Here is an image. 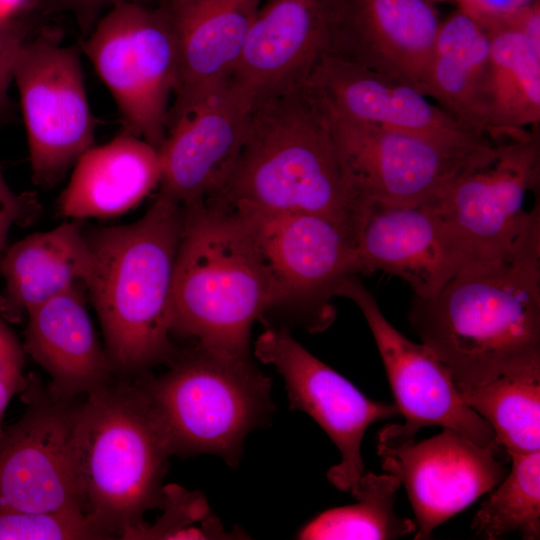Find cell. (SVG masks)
I'll return each mask as SVG.
<instances>
[{
	"instance_id": "cell-29",
	"label": "cell",
	"mask_w": 540,
	"mask_h": 540,
	"mask_svg": "<svg viewBox=\"0 0 540 540\" xmlns=\"http://www.w3.org/2000/svg\"><path fill=\"white\" fill-rule=\"evenodd\" d=\"M512 468L476 512L471 529L494 540L518 532L525 540L540 538V451L509 456Z\"/></svg>"
},
{
	"instance_id": "cell-24",
	"label": "cell",
	"mask_w": 540,
	"mask_h": 540,
	"mask_svg": "<svg viewBox=\"0 0 540 540\" xmlns=\"http://www.w3.org/2000/svg\"><path fill=\"white\" fill-rule=\"evenodd\" d=\"M489 66L486 29L457 8L441 22L423 93L456 120L491 140L487 115Z\"/></svg>"
},
{
	"instance_id": "cell-20",
	"label": "cell",
	"mask_w": 540,
	"mask_h": 540,
	"mask_svg": "<svg viewBox=\"0 0 540 540\" xmlns=\"http://www.w3.org/2000/svg\"><path fill=\"white\" fill-rule=\"evenodd\" d=\"M344 7L331 55L360 63L423 93L443 20L436 0H344Z\"/></svg>"
},
{
	"instance_id": "cell-14",
	"label": "cell",
	"mask_w": 540,
	"mask_h": 540,
	"mask_svg": "<svg viewBox=\"0 0 540 540\" xmlns=\"http://www.w3.org/2000/svg\"><path fill=\"white\" fill-rule=\"evenodd\" d=\"M335 296L357 305L373 335L395 406L405 418L403 424L383 427L388 433L410 439L423 427L440 426L501 453L492 428L462 400L446 366L425 344L411 341L386 319L357 275L342 279Z\"/></svg>"
},
{
	"instance_id": "cell-4",
	"label": "cell",
	"mask_w": 540,
	"mask_h": 540,
	"mask_svg": "<svg viewBox=\"0 0 540 540\" xmlns=\"http://www.w3.org/2000/svg\"><path fill=\"white\" fill-rule=\"evenodd\" d=\"M171 293L172 336L250 357L251 328L278 306L270 275L241 215L212 197L183 205Z\"/></svg>"
},
{
	"instance_id": "cell-5",
	"label": "cell",
	"mask_w": 540,
	"mask_h": 540,
	"mask_svg": "<svg viewBox=\"0 0 540 540\" xmlns=\"http://www.w3.org/2000/svg\"><path fill=\"white\" fill-rule=\"evenodd\" d=\"M73 451L85 513L124 539L160 506L172 456L164 425L137 379L114 378L78 403Z\"/></svg>"
},
{
	"instance_id": "cell-6",
	"label": "cell",
	"mask_w": 540,
	"mask_h": 540,
	"mask_svg": "<svg viewBox=\"0 0 540 540\" xmlns=\"http://www.w3.org/2000/svg\"><path fill=\"white\" fill-rule=\"evenodd\" d=\"M160 376L136 378L167 432L173 455L212 454L239 464L246 435L269 423L271 378L250 357L195 344Z\"/></svg>"
},
{
	"instance_id": "cell-39",
	"label": "cell",
	"mask_w": 540,
	"mask_h": 540,
	"mask_svg": "<svg viewBox=\"0 0 540 540\" xmlns=\"http://www.w3.org/2000/svg\"><path fill=\"white\" fill-rule=\"evenodd\" d=\"M195 1L197 0H158L157 5L162 6L168 10H175Z\"/></svg>"
},
{
	"instance_id": "cell-38",
	"label": "cell",
	"mask_w": 540,
	"mask_h": 540,
	"mask_svg": "<svg viewBox=\"0 0 540 540\" xmlns=\"http://www.w3.org/2000/svg\"><path fill=\"white\" fill-rule=\"evenodd\" d=\"M30 3L31 0H0V17L29 9Z\"/></svg>"
},
{
	"instance_id": "cell-16",
	"label": "cell",
	"mask_w": 540,
	"mask_h": 540,
	"mask_svg": "<svg viewBox=\"0 0 540 540\" xmlns=\"http://www.w3.org/2000/svg\"><path fill=\"white\" fill-rule=\"evenodd\" d=\"M377 453L382 468L406 489L416 520L415 540L429 539L436 527L491 492L507 474L496 450L449 428L420 442L382 428Z\"/></svg>"
},
{
	"instance_id": "cell-13",
	"label": "cell",
	"mask_w": 540,
	"mask_h": 540,
	"mask_svg": "<svg viewBox=\"0 0 540 540\" xmlns=\"http://www.w3.org/2000/svg\"><path fill=\"white\" fill-rule=\"evenodd\" d=\"M20 392L24 413L0 430V509L85 513L73 451L78 404L35 380L26 379Z\"/></svg>"
},
{
	"instance_id": "cell-23",
	"label": "cell",
	"mask_w": 540,
	"mask_h": 540,
	"mask_svg": "<svg viewBox=\"0 0 540 540\" xmlns=\"http://www.w3.org/2000/svg\"><path fill=\"white\" fill-rule=\"evenodd\" d=\"M92 271L93 254L77 223L33 233L7 248L0 260L5 281L0 309L17 320L73 288L87 289Z\"/></svg>"
},
{
	"instance_id": "cell-37",
	"label": "cell",
	"mask_w": 540,
	"mask_h": 540,
	"mask_svg": "<svg viewBox=\"0 0 540 540\" xmlns=\"http://www.w3.org/2000/svg\"><path fill=\"white\" fill-rule=\"evenodd\" d=\"M25 381L26 378L23 377L22 369L0 374V425L9 401L16 392L22 390Z\"/></svg>"
},
{
	"instance_id": "cell-9",
	"label": "cell",
	"mask_w": 540,
	"mask_h": 540,
	"mask_svg": "<svg viewBox=\"0 0 540 540\" xmlns=\"http://www.w3.org/2000/svg\"><path fill=\"white\" fill-rule=\"evenodd\" d=\"M323 106L350 182L361 200L393 205L433 202L462 173L496 152L493 142L442 141L348 119Z\"/></svg>"
},
{
	"instance_id": "cell-18",
	"label": "cell",
	"mask_w": 540,
	"mask_h": 540,
	"mask_svg": "<svg viewBox=\"0 0 540 540\" xmlns=\"http://www.w3.org/2000/svg\"><path fill=\"white\" fill-rule=\"evenodd\" d=\"M360 271L395 275L414 297L435 296L470 262L431 203L393 205L363 200L355 221Z\"/></svg>"
},
{
	"instance_id": "cell-31",
	"label": "cell",
	"mask_w": 540,
	"mask_h": 540,
	"mask_svg": "<svg viewBox=\"0 0 540 540\" xmlns=\"http://www.w3.org/2000/svg\"><path fill=\"white\" fill-rule=\"evenodd\" d=\"M160 508L162 515L153 525L145 524L127 540L151 539H206L196 522L213 523L205 497L198 491L189 492L170 484L163 486Z\"/></svg>"
},
{
	"instance_id": "cell-33",
	"label": "cell",
	"mask_w": 540,
	"mask_h": 540,
	"mask_svg": "<svg viewBox=\"0 0 540 540\" xmlns=\"http://www.w3.org/2000/svg\"><path fill=\"white\" fill-rule=\"evenodd\" d=\"M38 205L30 194L15 193L0 168V260L7 249L8 233L14 224L28 223Z\"/></svg>"
},
{
	"instance_id": "cell-12",
	"label": "cell",
	"mask_w": 540,
	"mask_h": 540,
	"mask_svg": "<svg viewBox=\"0 0 540 540\" xmlns=\"http://www.w3.org/2000/svg\"><path fill=\"white\" fill-rule=\"evenodd\" d=\"M251 108L230 77L175 95L159 148V194L181 205L218 195L240 155Z\"/></svg>"
},
{
	"instance_id": "cell-17",
	"label": "cell",
	"mask_w": 540,
	"mask_h": 540,
	"mask_svg": "<svg viewBox=\"0 0 540 540\" xmlns=\"http://www.w3.org/2000/svg\"><path fill=\"white\" fill-rule=\"evenodd\" d=\"M344 0H263L231 82L251 106L302 86L333 54Z\"/></svg>"
},
{
	"instance_id": "cell-7",
	"label": "cell",
	"mask_w": 540,
	"mask_h": 540,
	"mask_svg": "<svg viewBox=\"0 0 540 540\" xmlns=\"http://www.w3.org/2000/svg\"><path fill=\"white\" fill-rule=\"evenodd\" d=\"M82 47L118 107L122 132L159 150L179 73L172 13L158 5L116 4L96 22Z\"/></svg>"
},
{
	"instance_id": "cell-27",
	"label": "cell",
	"mask_w": 540,
	"mask_h": 540,
	"mask_svg": "<svg viewBox=\"0 0 540 540\" xmlns=\"http://www.w3.org/2000/svg\"><path fill=\"white\" fill-rule=\"evenodd\" d=\"M457 390L509 456L540 451V366Z\"/></svg>"
},
{
	"instance_id": "cell-22",
	"label": "cell",
	"mask_w": 540,
	"mask_h": 540,
	"mask_svg": "<svg viewBox=\"0 0 540 540\" xmlns=\"http://www.w3.org/2000/svg\"><path fill=\"white\" fill-rule=\"evenodd\" d=\"M161 176L159 150L121 132L79 157L60 196L59 211L71 219L119 216L159 186Z\"/></svg>"
},
{
	"instance_id": "cell-1",
	"label": "cell",
	"mask_w": 540,
	"mask_h": 540,
	"mask_svg": "<svg viewBox=\"0 0 540 540\" xmlns=\"http://www.w3.org/2000/svg\"><path fill=\"white\" fill-rule=\"evenodd\" d=\"M411 329L457 388L540 366V236L470 261L433 297H413Z\"/></svg>"
},
{
	"instance_id": "cell-21",
	"label": "cell",
	"mask_w": 540,
	"mask_h": 540,
	"mask_svg": "<svg viewBox=\"0 0 540 540\" xmlns=\"http://www.w3.org/2000/svg\"><path fill=\"white\" fill-rule=\"evenodd\" d=\"M86 292L73 288L26 315L24 352L47 372V389L57 399L87 395L115 378L88 313Z\"/></svg>"
},
{
	"instance_id": "cell-19",
	"label": "cell",
	"mask_w": 540,
	"mask_h": 540,
	"mask_svg": "<svg viewBox=\"0 0 540 540\" xmlns=\"http://www.w3.org/2000/svg\"><path fill=\"white\" fill-rule=\"evenodd\" d=\"M303 85L329 110L348 119L448 142H492L414 86L337 55L324 56Z\"/></svg>"
},
{
	"instance_id": "cell-35",
	"label": "cell",
	"mask_w": 540,
	"mask_h": 540,
	"mask_svg": "<svg viewBox=\"0 0 540 540\" xmlns=\"http://www.w3.org/2000/svg\"><path fill=\"white\" fill-rule=\"evenodd\" d=\"M451 1L483 26L506 19L532 0H436Z\"/></svg>"
},
{
	"instance_id": "cell-2",
	"label": "cell",
	"mask_w": 540,
	"mask_h": 540,
	"mask_svg": "<svg viewBox=\"0 0 540 540\" xmlns=\"http://www.w3.org/2000/svg\"><path fill=\"white\" fill-rule=\"evenodd\" d=\"M183 205L158 194L137 221L86 238L93 254L87 292L116 378L136 379L177 356L170 330Z\"/></svg>"
},
{
	"instance_id": "cell-34",
	"label": "cell",
	"mask_w": 540,
	"mask_h": 540,
	"mask_svg": "<svg viewBox=\"0 0 540 540\" xmlns=\"http://www.w3.org/2000/svg\"><path fill=\"white\" fill-rule=\"evenodd\" d=\"M123 2L157 5L158 0H40L36 10L44 15L70 13L77 19L81 29L87 32L102 10Z\"/></svg>"
},
{
	"instance_id": "cell-10",
	"label": "cell",
	"mask_w": 540,
	"mask_h": 540,
	"mask_svg": "<svg viewBox=\"0 0 540 540\" xmlns=\"http://www.w3.org/2000/svg\"><path fill=\"white\" fill-rule=\"evenodd\" d=\"M235 210L270 275L278 306L296 305L310 331L326 329L335 317L329 301L338 284L361 273L354 225L320 214Z\"/></svg>"
},
{
	"instance_id": "cell-36",
	"label": "cell",
	"mask_w": 540,
	"mask_h": 540,
	"mask_svg": "<svg viewBox=\"0 0 540 540\" xmlns=\"http://www.w3.org/2000/svg\"><path fill=\"white\" fill-rule=\"evenodd\" d=\"M24 353L23 345L0 319V374L23 369Z\"/></svg>"
},
{
	"instance_id": "cell-32",
	"label": "cell",
	"mask_w": 540,
	"mask_h": 540,
	"mask_svg": "<svg viewBox=\"0 0 540 540\" xmlns=\"http://www.w3.org/2000/svg\"><path fill=\"white\" fill-rule=\"evenodd\" d=\"M35 17L31 8L0 17V125L12 116L9 86L14 81L18 55L34 29Z\"/></svg>"
},
{
	"instance_id": "cell-25",
	"label": "cell",
	"mask_w": 540,
	"mask_h": 540,
	"mask_svg": "<svg viewBox=\"0 0 540 540\" xmlns=\"http://www.w3.org/2000/svg\"><path fill=\"white\" fill-rule=\"evenodd\" d=\"M262 2L197 0L169 10L179 44L174 96L230 77Z\"/></svg>"
},
{
	"instance_id": "cell-26",
	"label": "cell",
	"mask_w": 540,
	"mask_h": 540,
	"mask_svg": "<svg viewBox=\"0 0 540 540\" xmlns=\"http://www.w3.org/2000/svg\"><path fill=\"white\" fill-rule=\"evenodd\" d=\"M490 41L487 115L490 138L518 137L540 121V47L512 17L484 26Z\"/></svg>"
},
{
	"instance_id": "cell-11",
	"label": "cell",
	"mask_w": 540,
	"mask_h": 540,
	"mask_svg": "<svg viewBox=\"0 0 540 540\" xmlns=\"http://www.w3.org/2000/svg\"><path fill=\"white\" fill-rule=\"evenodd\" d=\"M18 88L34 183L50 186L94 146L80 56L52 32L30 36L17 58Z\"/></svg>"
},
{
	"instance_id": "cell-28",
	"label": "cell",
	"mask_w": 540,
	"mask_h": 540,
	"mask_svg": "<svg viewBox=\"0 0 540 540\" xmlns=\"http://www.w3.org/2000/svg\"><path fill=\"white\" fill-rule=\"evenodd\" d=\"M399 479L391 473L364 472L350 492L355 504L324 511L306 523L298 539L388 540L416 531V523L395 513Z\"/></svg>"
},
{
	"instance_id": "cell-3",
	"label": "cell",
	"mask_w": 540,
	"mask_h": 540,
	"mask_svg": "<svg viewBox=\"0 0 540 540\" xmlns=\"http://www.w3.org/2000/svg\"><path fill=\"white\" fill-rule=\"evenodd\" d=\"M214 197L235 209L320 214L354 226L361 205L325 108L304 85L252 106L236 165Z\"/></svg>"
},
{
	"instance_id": "cell-30",
	"label": "cell",
	"mask_w": 540,
	"mask_h": 540,
	"mask_svg": "<svg viewBox=\"0 0 540 540\" xmlns=\"http://www.w3.org/2000/svg\"><path fill=\"white\" fill-rule=\"evenodd\" d=\"M112 537L80 511L36 513L0 509V540H103Z\"/></svg>"
},
{
	"instance_id": "cell-15",
	"label": "cell",
	"mask_w": 540,
	"mask_h": 540,
	"mask_svg": "<svg viewBox=\"0 0 540 540\" xmlns=\"http://www.w3.org/2000/svg\"><path fill=\"white\" fill-rule=\"evenodd\" d=\"M254 355L282 376L290 408L311 416L339 449L341 461L327 471V478L337 489L351 492L365 472L363 436L373 422L399 415L395 404L366 397L287 328L266 327L255 342Z\"/></svg>"
},
{
	"instance_id": "cell-8",
	"label": "cell",
	"mask_w": 540,
	"mask_h": 540,
	"mask_svg": "<svg viewBox=\"0 0 540 540\" xmlns=\"http://www.w3.org/2000/svg\"><path fill=\"white\" fill-rule=\"evenodd\" d=\"M495 154L457 177L433 202L470 261L504 256L540 235V207L525 200L540 184L537 128L502 140Z\"/></svg>"
}]
</instances>
